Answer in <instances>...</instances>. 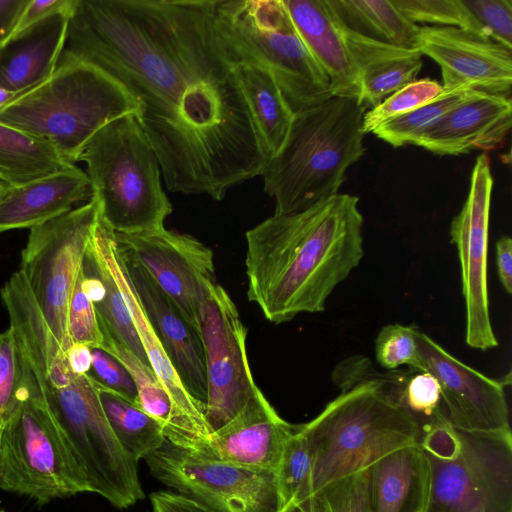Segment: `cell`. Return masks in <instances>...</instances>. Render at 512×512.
Here are the masks:
<instances>
[{
  "instance_id": "29",
  "label": "cell",
  "mask_w": 512,
  "mask_h": 512,
  "mask_svg": "<svg viewBox=\"0 0 512 512\" xmlns=\"http://www.w3.org/2000/svg\"><path fill=\"white\" fill-rule=\"evenodd\" d=\"M343 23L374 40L415 49L419 27L386 0H331Z\"/></svg>"
},
{
  "instance_id": "50",
  "label": "cell",
  "mask_w": 512,
  "mask_h": 512,
  "mask_svg": "<svg viewBox=\"0 0 512 512\" xmlns=\"http://www.w3.org/2000/svg\"><path fill=\"white\" fill-rule=\"evenodd\" d=\"M0 512H4V511H1V510H0Z\"/></svg>"
},
{
  "instance_id": "25",
  "label": "cell",
  "mask_w": 512,
  "mask_h": 512,
  "mask_svg": "<svg viewBox=\"0 0 512 512\" xmlns=\"http://www.w3.org/2000/svg\"><path fill=\"white\" fill-rule=\"evenodd\" d=\"M373 512H427L431 471L420 445L400 448L372 465Z\"/></svg>"
},
{
  "instance_id": "7",
  "label": "cell",
  "mask_w": 512,
  "mask_h": 512,
  "mask_svg": "<svg viewBox=\"0 0 512 512\" xmlns=\"http://www.w3.org/2000/svg\"><path fill=\"white\" fill-rule=\"evenodd\" d=\"M215 19L233 59L269 72L294 113L334 97L283 0H215Z\"/></svg>"
},
{
  "instance_id": "41",
  "label": "cell",
  "mask_w": 512,
  "mask_h": 512,
  "mask_svg": "<svg viewBox=\"0 0 512 512\" xmlns=\"http://www.w3.org/2000/svg\"><path fill=\"white\" fill-rule=\"evenodd\" d=\"M21 370L12 330L0 333V427L20 401Z\"/></svg>"
},
{
  "instance_id": "28",
  "label": "cell",
  "mask_w": 512,
  "mask_h": 512,
  "mask_svg": "<svg viewBox=\"0 0 512 512\" xmlns=\"http://www.w3.org/2000/svg\"><path fill=\"white\" fill-rule=\"evenodd\" d=\"M94 382L109 425L127 455L139 462L164 444L159 422L123 395Z\"/></svg>"
},
{
  "instance_id": "42",
  "label": "cell",
  "mask_w": 512,
  "mask_h": 512,
  "mask_svg": "<svg viewBox=\"0 0 512 512\" xmlns=\"http://www.w3.org/2000/svg\"><path fill=\"white\" fill-rule=\"evenodd\" d=\"M89 375L101 385L138 405L137 391L130 374L105 350L92 348V365Z\"/></svg>"
},
{
  "instance_id": "31",
  "label": "cell",
  "mask_w": 512,
  "mask_h": 512,
  "mask_svg": "<svg viewBox=\"0 0 512 512\" xmlns=\"http://www.w3.org/2000/svg\"><path fill=\"white\" fill-rule=\"evenodd\" d=\"M100 349L108 352L126 368L137 391L138 406L161 424L166 438L172 425V403L150 365L107 335H103Z\"/></svg>"
},
{
  "instance_id": "23",
  "label": "cell",
  "mask_w": 512,
  "mask_h": 512,
  "mask_svg": "<svg viewBox=\"0 0 512 512\" xmlns=\"http://www.w3.org/2000/svg\"><path fill=\"white\" fill-rule=\"evenodd\" d=\"M341 28L358 76L360 105L373 108L415 80L422 68V55L418 50L366 37L348 28L342 20Z\"/></svg>"
},
{
  "instance_id": "33",
  "label": "cell",
  "mask_w": 512,
  "mask_h": 512,
  "mask_svg": "<svg viewBox=\"0 0 512 512\" xmlns=\"http://www.w3.org/2000/svg\"><path fill=\"white\" fill-rule=\"evenodd\" d=\"M85 255L93 264L105 287L102 299L94 304L102 335H107L124 345L149 365L127 304L114 278L90 249L89 244Z\"/></svg>"
},
{
  "instance_id": "48",
  "label": "cell",
  "mask_w": 512,
  "mask_h": 512,
  "mask_svg": "<svg viewBox=\"0 0 512 512\" xmlns=\"http://www.w3.org/2000/svg\"><path fill=\"white\" fill-rule=\"evenodd\" d=\"M22 93V92H21ZM20 93L18 92H12L9 90H6L2 87H0V108L13 100L16 96H18Z\"/></svg>"
},
{
  "instance_id": "12",
  "label": "cell",
  "mask_w": 512,
  "mask_h": 512,
  "mask_svg": "<svg viewBox=\"0 0 512 512\" xmlns=\"http://www.w3.org/2000/svg\"><path fill=\"white\" fill-rule=\"evenodd\" d=\"M199 330L205 351L207 398L205 418L211 432L234 419L261 391L247 358V330L226 290L209 286Z\"/></svg>"
},
{
  "instance_id": "17",
  "label": "cell",
  "mask_w": 512,
  "mask_h": 512,
  "mask_svg": "<svg viewBox=\"0 0 512 512\" xmlns=\"http://www.w3.org/2000/svg\"><path fill=\"white\" fill-rule=\"evenodd\" d=\"M415 49L439 65L443 88L511 98L512 49L457 27L431 25L419 27Z\"/></svg>"
},
{
  "instance_id": "30",
  "label": "cell",
  "mask_w": 512,
  "mask_h": 512,
  "mask_svg": "<svg viewBox=\"0 0 512 512\" xmlns=\"http://www.w3.org/2000/svg\"><path fill=\"white\" fill-rule=\"evenodd\" d=\"M473 92L474 90L461 87L443 88V92L434 99L382 123L372 133L393 147L414 145L424 132Z\"/></svg>"
},
{
  "instance_id": "14",
  "label": "cell",
  "mask_w": 512,
  "mask_h": 512,
  "mask_svg": "<svg viewBox=\"0 0 512 512\" xmlns=\"http://www.w3.org/2000/svg\"><path fill=\"white\" fill-rule=\"evenodd\" d=\"M89 247L103 262L119 287L149 365L171 399L172 425L166 440L183 449L196 451L207 443L212 434L205 418V405L185 388L147 319L130 280L126 262L117 246L115 233L102 215L94 228Z\"/></svg>"
},
{
  "instance_id": "20",
  "label": "cell",
  "mask_w": 512,
  "mask_h": 512,
  "mask_svg": "<svg viewBox=\"0 0 512 512\" xmlns=\"http://www.w3.org/2000/svg\"><path fill=\"white\" fill-rule=\"evenodd\" d=\"M512 124L511 98L474 91L414 143L437 155L501 147Z\"/></svg>"
},
{
  "instance_id": "36",
  "label": "cell",
  "mask_w": 512,
  "mask_h": 512,
  "mask_svg": "<svg viewBox=\"0 0 512 512\" xmlns=\"http://www.w3.org/2000/svg\"><path fill=\"white\" fill-rule=\"evenodd\" d=\"M392 3L415 24L457 27L482 36L463 0H392Z\"/></svg>"
},
{
  "instance_id": "10",
  "label": "cell",
  "mask_w": 512,
  "mask_h": 512,
  "mask_svg": "<svg viewBox=\"0 0 512 512\" xmlns=\"http://www.w3.org/2000/svg\"><path fill=\"white\" fill-rule=\"evenodd\" d=\"M100 216L99 199L91 194L84 204L31 228L21 254L19 270L65 352L72 345L67 328L69 298Z\"/></svg>"
},
{
  "instance_id": "34",
  "label": "cell",
  "mask_w": 512,
  "mask_h": 512,
  "mask_svg": "<svg viewBox=\"0 0 512 512\" xmlns=\"http://www.w3.org/2000/svg\"><path fill=\"white\" fill-rule=\"evenodd\" d=\"M276 474L280 496L279 511L312 494V458L299 425L295 426L285 444Z\"/></svg>"
},
{
  "instance_id": "6",
  "label": "cell",
  "mask_w": 512,
  "mask_h": 512,
  "mask_svg": "<svg viewBox=\"0 0 512 512\" xmlns=\"http://www.w3.org/2000/svg\"><path fill=\"white\" fill-rule=\"evenodd\" d=\"M79 161L87 167L91 194L115 233L164 227L172 204L161 184V166L134 115L115 119L89 141Z\"/></svg>"
},
{
  "instance_id": "24",
  "label": "cell",
  "mask_w": 512,
  "mask_h": 512,
  "mask_svg": "<svg viewBox=\"0 0 512 512\" xmlns=\"http://www.w3.org/2000/svg\"><path fill=\"white\" fill-rule=\"evenodd\" d=\"M70 18L53 15L0 46V87L21 93L47 78L64 51Z\"/></svg>"
},
{
  "instance_id": "26",
  "label": "cell",
  "mask_w": 512,
  "mask_h": 512,
  "mask_svg": "<svg viewBox=\"0 0 512 512\" xmlns=\"http://www.w3.org/2000/svg\"><path fill=\"white\" fill-rule=\"evenodd\" d=\"M235 72L269 160L284 145L295 113L265 69L252 63L235 61Z\"/></svg>"
},
{
  "instance_id": "18",
  "label": "cell",
  "mask_w": 512,
  "mask_h": 512,
  "mask_svg": "<svg viewBox=\"0 0 512 512\" xmlns=\"http://www.w3.org/2000/svg\"><path fill=\"white\" fill-rule=\"evenodd\" d=\"M296 425L285 421L260 391L196 451L200 457L249 468L276 470Z\"/></svg>"
},
{
  "instance_id": "45",
  "label": "cell",
  "mask_w": 512,
  "mask_h": 512,
  "mask_svg": "<svg viewBox=\"0 0 512 512\" xmlns=\"http://www.w3.org/2000/svg\"><path fill=\"white\" fill-rule=\"evenodd\" d=\"M496 263L500 282L506 293H512V240L501 236L496 243Z\"/></svg>"
},
{
  "instance_id": "5",
  "label": "cell",
  "mask_w": 512,
  "mask_h": 512,
  "mask_svg": "<svg viewBox=\"0 0 512 512\" xmlns=\"http://www.w3.org/2000/svg\"><path fill=\"white\" fill-rule=\"evenodd\" d=\"M357 99L334 96L294 114L286 141L261 176L274 214L305 210L337 193L346 171L365 153Z\"/></svg>"
},
{
  "instance_id": "19",
  "label": "cell",
  "mask_w": 512,
  "mask_h": 512,
  "mask_svg": "<svg viewBox=\"0 0 512 512\" xmlns=\"http://www.w3.org/2000/svg\"><path fill=\"white\" fill-rule=\"evenodd\" d=\"M124 258V257H123ZM142 309L188 392L205 405L207 379L200 330L139 265L124 258Z\"/></svg>"
},
{
  "instance_id": "8",
  "label": "cell",
  "mask_w": 512,
  "mask_h": 512,
  "mask_svg": "<svg viewBox=\"0 0 512 512\" xmlns=\"http://www.w3.org/2000/svg\"><path fill=\"white\" fill-rule=\"evenodd\" d=\"M427 512H512V433L466 432L442 418L423 427Z\"/></svg>"
},
{
  "instance_id": "27",
  "label": "cell",
  "mask_w": 512,
  "mask_h": 512,
  "mask_svg": "<svg viewBox=\"0 0 512 512\" xmlns=\"http://www.w3.org/2000/svg\"><path fill=\"white\" fill-rule=\"evenodd\" d=\"M70 164L47 141L0 124V181L5 185L21 186Z\"/></svg>"
},
{
  "instance_id": "37",
  "label": "cell",
  "mask_w": 512,
  "mask_h": 512,
  "mask_svg": "<svg viewBox=\"0 0 512 512\" xmlns=\"http://www.w3.org/2000/svg\"><path fill=\"white\" fill-rule=\"evenodd\" d=\"M415 325L389 324L381 328L375 340V359L384 369L396 370L406 365L421 371Z\"/></svg>"
},
{
  "instance_id": "15",
  "label": "cell",
  "mask_w": 512,
  "mask_h": 512,
  "mask_svg": "<svg viewBox=\"0 0 512 512\" xmlns=\"http://www.w3.org/2000/svg\"><path fill=\"white\" fill-rule=\"evenodd\" d=\"M493 176L486 153L474 163L468 196L450 225L461 267L466 308L465 342L481 351L498 346L489 312L487 253Z\"/></svg>"
},
{
  "instance_id": "35",
  "label": "cell",
  "mask_w": 512,
  "mask_h": 512,
  "mask_svg": "<svg viewBox=\"0 0 512 512\" xmlns=\"http://www.w3.org/2000/svg\"><path fill=\"white\" fill-rule=\"evenodd\" d=\"M442 92L443 86L436 80L424 78L411 81L364 113L363 133H372L382 123L412 111Z\"/></svg>"
},
{
  "instance_id": "3",
  "label": "cell",
  "mask_w": 512,
  "mask_h": 512,
  "mask_svg": "<svg viewBox=\"0 0 512 512\" xmlns=\"http://www.w3.org/2000/svg\"><path fill=\"white\" fill-rule=\"evenodd\" d=\"M411 369L378 371L364 356L335 366L340 394L299 425L312 458V493L421 441V422L402 404Z\"/></svg>"
},
{
  "instance_id": "4",
  "label": "cell",
  "mask_w": 512,
  "mask_h": 512,
  "mask_svg": "<svg viewBox=\"0 0 512 512\" xmlns=\"http://www.w3.org/2000/svg\"><path fill=\"white\" fill-rule=\"evenodd\" d=\"M140 111L118 79L63 51L47 78L0 108V124L47 141L75 164L101 128L123 116L138 118Z\"/></svg>"
},
{
  "instance_id": "39",
  "label": "cell",
  "mask_w": 512,
  "mask_h": 512,
  "mask_svg": "<svg viewBox=\"0 0 512 512\" xmlns=\"http://www.w3.org/2000/svg\"><path fill=\"white\" fill-rule=\"evenodd\" d=\"M68 335L72 343L100 348L103 335L93 302L82 286V267L68 302Z\"/></svg>"
},
{
  "instance_id": "16",
  "label": "cell",
  "mask_w": 512,
  "mask_h": 512,
  "mask_svg": "<svg viewBox=\"0 0 512 512\" xmlns=\"http://www.w3.org/2000/svg\"><path fill=\"white\" fill-rule=\"evenodd\" d=\"M421 371L431 373L441 387V409L447 422L466 432L511 431L505 387L508 373L492 379L448 353L427 334L417 329Z\"/></svg>"
},
{
  "instance_id": "47",
  "label": "cell",
  "mask_w": 512,
  "mask_h": 512,
  "mask_svg": "<svg viewBox=\"0 0 512 512\" xmlns=\"http://www.w3.org/2000/svg\"><path fill=\"white\" fill-rule=\"evenodd\" d=\"M25 0H0V40L9 31Z\"/></svg>"
},
{
  "instance_id": "40",
  "label": "cell",
  "mask_w": 512,
  "mask_h": 512,
  "mask_svg": "<svg viewBox=\"0 0 512 512\" xmlns=\"http://www.w3.org/2000/svg\"><path fill=\"white\" fill-rule=\"evenodd\" d=\"M483 37L512 49V0H463Z\"/></svg>"
},
{
  "instance_id": "32",
  "label": "cell",
  "mask_w": 512,
  "mask_h": 512,
  "mask_svg": "<svg viewBox=\"0 0 512 512\" xmlns=\"http://www.w3.org/2000/svg\"><path fill=\"white\" fill-rule=\"evenodd\" d=\"M372 466L330 482L279 512H373Z\"/></svg>"
},
{
  "instance_id": "9",
  "label": "cell",
  "mask_w": 512,
  "mask_h": 512,
  "mask_svg": "<svg viewBox=\"0 0 512 512\" xmlns=\"http://www.w3.org/2000/svg\"><path fill=\"white\" fill-rule=\"evenodd\" d=\"M0 489L40 505L90 492L83 470L47 408L25 393L0 427Z\"/></svg>"
},
{
  "instance_id": "46",
  "label": "cell",
  "mask_w": 512,
  "mask_h": 512,
  "mask_svg": "<svg viewBox=\"0 0 512 512\" xmlns=\"http://www.w3.org/2000/svg\"><path fill=\"white\" fill-rule=\"evenodd\" d=\"M68 363L76 374H89L92 365V348L84 344L72 343L66 351Z\"/></svg>"
},
{
  "instance_id": "44",
  "label": "cell",
  "mask_w": 512,
  "mask_h": 512,
  "mask_svg": "<svg viewBox=\"0 0 512 512\" xmlns=\"http://www.w3.org/2000/svg\"><path fill=\"white\" fill-rule=\"evenodd\" d=\"M150 502L152 512H217L170 490L153 492Z\"/></svg>"
},
{
  "instance_id": "22",
  "label": "cell",
  "mask_w": 512,
  "mask_h": 512,
  "mask_svg": "<svg viewBox=\"0 0 512 512\" xmlns=\"http://www.w3.org/2000/svg\"><path fill=\"white\" fill-rule=\"evenodd\" d=\"M283 3L303 42L328 76L333 96L358 99V76L331 0Z\"/></svg>"
},
{
  "instance_id": "2",
  "label": "cell",
  "mask_w": 512,
  "mask_h": 512,
  "mask_svg": "<svg viewBox=\"0 0 512 512\" xmlns=\"http://www.w3.org/2000/svg\"><path fill=\"white\" fill-rule=\"evenodd\" d=\"M359 199L337 193L246 232L247 296L270 322L319 313L364 256Z\"/></svg>"
},
{
  "instance_id": "11",
  "label": "cell",
  "mask_w": 512,
  "mask_h": 512,
  "mask_svg": "<svg viewBox=\"0 0 512 512\" xmlns=\"http://www.w3.org/2000/svg\"><path fill=\"white\" fill-rule=\"evenodd\" d=\"M144 460L170 491L217 512L279 511L276 470L203 458L167 440Z\"/></svg>"
},
{
  "instance_id": "38",
  "label": "cell",
  "mask_w": 512,
  "mask_h": 512,
  "mask_svg": "<svg viewBox=\"0 0 512 512\" xmlns=\"http://www.w3.org/2000/svg\"><path fill=\"white\" fill-rule=\"evenodd\" d=\"M402 403L422 424V428L445 418L441 409V387L427 371L411 370L405 382Z\"/></svg>"
},
{
  "instance_id": "13",
  "label": "cell",
  "mask_w": 512,
  "mask_h": 512,
  "mask_svg": "<svg viewBox=\"0 0 512 512\" xmlns=\"http://www.w3.org/2000/svg\"><path fill=\"white\" fill-rule=\"evenodd\" d=\"M115 240L122 256L141 266L199 329L202 306L209 286L215 282L212 250L191 235L165 227L132 234L115 233Z\"/></svg>"
},
{
  "instance_id": "21",
  "label": "cell",
  "mask_w": 512,
  "mask_h": 512,
  "mask_svg": "<svg viewBox=\"0 0 512 512\" xmlns=\"http://www.w3.org/2000/svg\"><path fill=\"white\" fill-rule=\"evenodd\" d=\"M91 197L86 172L75 164L21 186L0 190V233L33 228L58 217Z\"/></svg>"
},
{
  "instance_id": "49",
  "label": "cell",
  "mask_w": 512,
  "mask_h": 512,
  "mask_svg": "<svg viewBox=\"0 0 512 512\" xmlns=\"http://www.w3.org/2000/svg\"><path fill=\"white\" fill-rule=\"evenodd\" d=\"M5 184L0 181V190L3 188Z\"/></svg>"
},
{
  "instance_id": "1",
  "label": "cell",
  "mask_w": 512,
  "mask_h": 512,
  "mask_svg": "<svg viewBox=\"0 0 512 512\" xmlns=\"http://www.w3.org/2000/svg\"><path fill=\"white\" fill-rule=\"evenodd\" d=\"M64 52L118 79L167 189L222 200L268 157L219 32L215 0H78Z\"/></svg>"
},
{
  "instance_id": "43",
  "label": "cell",
  "mask_w": 512,
  "mask_h": 512,
  "mask_svg": "<svg viewBox=\"0 0 512 512\" xmlns=\"http://www.w3.org/2000/svg\"><path fill=\"white\" fill-rule=\"evenodd\" d=\"M78 0H25L9 31L0 40V46L56 14L72 16Z\"/></svg>"
}]
</instances>
